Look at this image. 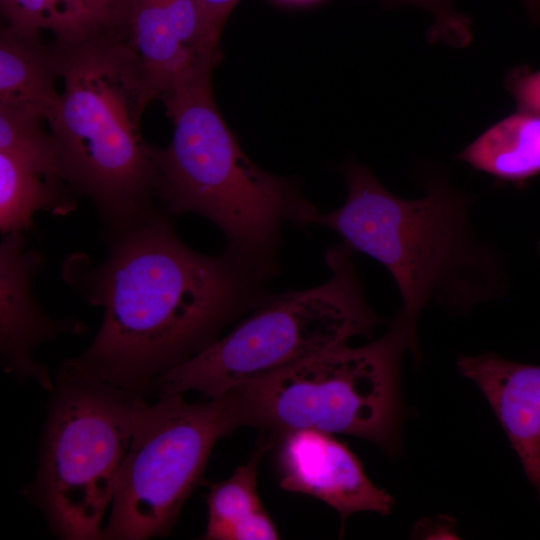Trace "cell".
<instances>
[{"label": "cell", "mask_w": 540, "mask_h": 540, "mask_svg": "<svg viewBox=\"0 0 540 540\" xmlns=\"http://www.w3.org/2000/svg\"><path fill=\"white\" fill-rule=\"evenodd\" d=\"M103 237L99 264L79 251L62 264L65 283L103 319L89 347L61 368L145 397L162 373L262 304L276 277L226 247L214 256L192 250L161 208Z\"/></svg>", "instance_id": "6da1fadb"}, {"label": "cell", "mask_w": 540, "mask_h": 540, "mask_svg": "<svg viewBox=\"0 0 540 540\" xmlns=\"http://www.w3.org/2000/svg\"><path fill=\"white\" fill-rule=\"evenodd\" d=\"M343 174L345 202L320 212L314 225L331 229L354 253L386 268L415 331L420 314L433 303L450 314L465 315L504 294L503 256L474 228L472 198L444 174H427L425 195L415 200L390 192L361 163L348 162Z\"/></svg>", "instance_id": "7a4b0ae2"}, {"label": "cell", "mask_w": 540, "mask_h": 540, "mask_svg": "<svg viewBox=\"0 0 540 540\" xmlns=\"http://www.w3.org/2000/svg\"><path fill=\"white\" fill-rule=\"evenodd\" d=\"M211 74L159 99L174 129L168 146L155 147L158 205L171 216H203L224 234L226 248L277 276L283 227L307 229L320 211L298 181L264 171L243 153L215 103Z\"/></svg>", "instance_id": "3957f363"}, {"label": "cell", "mask_w": 540, "mask_h": 540, "mask_svg": "<svg viewBox=\"0 0 540 540\" xmlns=\"http://www.w3.org/2000/svg\"><path fill=\"white\" fill-rule=\"evenodd\" d=\"M63 91L47 122L63 181L88 198L111 232L160 209L155 146L142 135L154 97L127 40L95 38L62 46Z\"/></svg>", "instance_id": "277c9868"}, {"label": "cell", "mask_w": 540, "mask_h": 540, "mask_svg": "<svg viewBox=\"0 0 540 540\" xmlns=\"http://www.w3.org/2000/svg\"><path fill=\"white\" fill-rule=\"evenodd\" d=\"M407 350L418 359L417 331L400 310L388 331L367 345L340 344L228 392L240 425L270 432V440L310 429L360 437L395 455L404 417L400 367Z\"/></svg>", "instance_id": "5b68a950"}, {"label": "cell", "mask_w": 540, "mask_h": 540, "mask_svg": "<svg viewBox=\"0 0 540 540\" xmlns=\"http://www.w3.org/2000/svg\"><path fill=\"white\" fill-rule=\"evenodd\" d=\"M353 254L344 242L330 246L324 255L328 280L306 290L271 293L226 336L162 373L154 394L197 391L220 397L352 337H370L384 319L365 299Z\"/></svg>", "instance_id": "8992f818"}, {"label": "cell", "mask_w": 540, "mask_h": 540, "mask_svg": "<svg viewBox=\"0 0 540 540\" xmlns=\"http://www.w3.org/2000/svg\"><path fill=\"white\" fill-rule=\"evenodd\" d=\"M24 495L64 540H99L145 396L59 368Z\"/></svg>", "instance_id": "52a82bcc"}, {"label": "cell", "mask_w": 540, "mask_h": 540, "mask_svg": "<svg viewBox=\"0 0 540 540\" xmlns=\"http://www.w3.org/2000/svg\"><path fill=\"white\" fill-rule=\"evenodd\" d=\"M138 412L101 539L166 537L216 442L241 427L232 395L188 403L182 393Z\"/></svg>", "instance_id": "ba28073f"}, {"label": "cell", "mask_w": 540, "mask_h": 540, "mask_svg": "<svg viewBox=\"0 0 540 540\" xmlns=\"http://www.w3.org/2000/svg\"><path fill=\"white\" fill-rule=\"evenodd\" d=\"M43 255L24 246L23 233L2 235L0 243V355L6 374L33 380L51 392L48 367L34 358V350L61 335L86 333L74 318L48 316L32 293L33 280L44 265Z\"/></svg>", "instance_id": "9c48e42d"}, {"label": "cell", "mask_w": 540, "mask_h": 540, "mask_svg": "<svg viewBox=\"0 0 540 540\" xmlns=\"http://www.w3.org/2000/svg\"><path fill=\"white\" fill-rule=\"evenodd\" d=\"M275 440L282 489L321 500L339 513L342 522L357 512H391L393 497L371 482L358 457L332 434L304 429Z\"/></svg>", "instance_id": "30bf717a"}, {"label": "cell", "mask_w": 540, "mask_h": 540, "mask_svg": "<svg viewBox=\"0 0 540 540\" xmlns=\"http://www.w3.org/2000/svg\"><path fill=\"white\" fill-rule=\"evenodd\" d=\"M127 43L154 97L205 72L220 59L195 0H135Z\"/></svg>", "instance_id": "8fae6325"}, {"label": "cell", "mask_w": 540, "mask_h": 540, "mask_svg": "<svg viewBox=\"0 0 540 540\" xmlns=\"http://www.w3.org/2000/svg\"><path fill=\"white\" fill-rule=\"evenodd\" d=\"M456 365L485 396L540 502V366L492 352L460 355Z\"/></svg>", "instance_id": "7c38bea8"}, {"label": "cell", "mask_w": 540, "mask_h": 540, "mask_svg": "<svg viewBox=\"0 0 540 540\" xmlns=\"http://www.w3.org/2000/svg\"><path fill=\"white\" fill-rule=\"evenodd\" d=\"M63 47L44 43L40 36H26L7 27L0 33V105L35 112L48 122L60 93Z\"/></svg>", "instance_id": "4fadbf2b"}, {"label": "cell", "mask_w": 540, "mask_h": 540, "mask_svg": "<svg viewBox=\"0 0 540 540\" xmlns=\"http://www.w3.org/2000/svg\"><path fill=\"white\" fill-rule=\"evenodd\" d=\"M457 159L499 183L520 186L540 174V116L517 110L491 124Z\"/></svg>", "instance_id": "5bb4252c"}, {"label": "cell", "mask_w": 540, "mask_h": 540, "mask_svg": "<svg viewBox=\"0 0 540 540\" xmlns=\"http://www.w3.org/2000/svg\"><path fill=\"white\" fill-rule=\"evenodd\" d=\"M271 441L222 481L212 483L206 496V540H275L280 534L257 493V465Z\"/></svg>", "instance_id": "9a60e30c"}, {"label": "cell", "mask_w": 540, "mask_h": 540, "mask_svg": "<svg viewBox=\"0 0 540 540\" xmlns=\"http://www.w3.org/2000/svg\"><path fill=\"white\" fill-rule=\"evenodd\" d=\"M77 195L62 180L48 177L0 152L1 234L23 233L37 211L65 216L75 210Z\"/></svg>", "instance_id": "2e32d148"}, {"label": "cell", "mask_w": 540, "mask_h": 540, "mask_svg": "<svg viewBox=\"0 0 540 540\" xmlns=\"http://www.w3.org/2000/svg\"><path fill=\"white\" fill-rule=\"evenodd\" d=\"M41 115L0 105V152L54 179L62 180L56 139Z\"/></svg>", "instance_id": "e0dca14e"}, {"label": "cell", "mask_w": 540, "mask_h": 540, "mask_svg": "<svg viewBox=\"0 0 540 540\" xmlns=\"http://www.w3.org/2000/svg\"><path fill=\"white\" fill-rule=\"evenodd\" d=\"M61 31L57 42L75 45L95 38L127 40L135 0H58Z\"/></svg>", "instance_id": "ac0fdd59"}, {"label": "cell", "mask_w": 540, "mask_h": 540, "mask_svg": "<svg viewBox=\"0 0 540 540\" xmlns=\"http://www.w3.org/2000/svg\"><path fill=\"white\" fill-rule=\"evenodd\" d=\"M5 27L26 36L50 31L57 40L61 31L58 0H0Z\"/></svg>", "instance_id": "d6986e66"}, {"label": "cell", "mask_w": 540, "mask_h": 540, "mask_svg": "<svg viewBox=\"0 0 540 540\" xmlns=\"http://www.w3.org/2000/svg\"><path fill=\"white\" fill-rule=\"evenodd\" d=\"M418 6L427 11L433 23L427 33L430 42L443 41L454 47H465L472 40L470 19L458 12L451 0H390Z\"/></svg>", "instance_id": "ffe728a7"}, {"label": "cell", "mask_w": 540, "mask_h": 540, "mask_svg": "<svg viewBox=\"0 0 540 540\" xmlns=\"http://www.w3.org/2000/svg\"><path fill=\"white\" fill-rule=\"evenodd\" d=\"M503 83L515 100L517 110L540 116V69L515 67L506 74Z\"/></svg>", "instance_id": "44dd1931"}, {"label": "cell", "mask_w": 540, "mask_h": 540, "mask_svg": "<svg viewBox=\"0 0 540 540\" xmlns=\"http://www.w3.org/2000/svg\"><path fill=\"white\" fill-rule=\"evenodd\" d=\"M239 0H195L209 37L219 41L222 27Z\"/></svg>", "instance_id": "7402d4cb"}, {"label": "cell", "mask_w": 540, "mask_h": 540, "mask_svg": "<svg viewBox=\"0 0 540 540\" xmlns=\"http://www.w3.org/2000/svg\"><path fill=\"white\" fill-rule=\"evenodd\" d=\"M523 2L530 18L537 21L540 16V0H523Z\"/></svg>", "instance_id": "603a6c76"}, {"label": "cell", "mask_w": 540, "mask_h": 540, "mask_svg": "<svg viewBox=\"0 0 540 540\" xmlns=\"http://www.w3.org/2000/svg\"><path fill=\"white\" fill-rule=\"evenodd\" d=\"M538 250H539V253H540V243H539V245H538Z\"/></svg>", "instance_id": "cb8c5ba5"}]
</instances>
